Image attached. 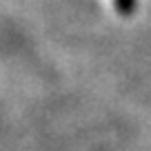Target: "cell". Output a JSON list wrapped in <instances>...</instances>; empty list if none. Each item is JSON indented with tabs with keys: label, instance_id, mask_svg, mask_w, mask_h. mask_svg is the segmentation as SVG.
<instances>
[{
	"label": "cell",
	"instance_id": "6da1fadb",
	"mask_svg": "<svg viewBox=\"0 0 151 151\" xmlns=\"http://www.w3.org/2000/svg\"><path fill=\"white\" fill-rule=\"evenodd\" d=\"M133 7H136V0H116V9L120 11V14H131Z\"/></svg>",
	"mask_w": 151,
	"mask_h": 151
}]
</instances>
